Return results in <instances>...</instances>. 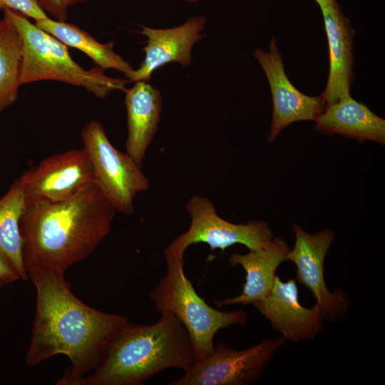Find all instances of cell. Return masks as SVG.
Listing matches in <instances>:
<instances>
[{
	"mask_svg": "<svg viewBox=\"0 0 385 385\" xmlns=\"http://www.w3.org/2000/svg\"><path fill=\"white\" fill-rule=\"evenodd\" d=\"M36 289L31 338L26 355L34 366L57 354L70 366L56 384L77 385L103 357L110 341L130 322L122 314L106 313L80 300L65 273L42 267L26 269Z\"/></svg>",
	"mask_w": 385,
	"mask_h": 385,
	"instance_id": "cell-1",
	"label": "cell"
},
{
	"mask_svg": "<svg viewBox=\"0 0 385 385\" xmlns=\"http://www.w3.org/2000/svg\"><path fill=\"white\" fill-rule=\"evenodd\" d=\"M115 210L95 183L57 202L26 201L20 220L24 267L64 272L110 232Z\"/></svg>",
	"mask_w": 385,
	"mask_h": 385,
	"instance_id": "cell-2",
	"label": "cell"
},
{
	"mask_svg": "<svg viewBox=\"0 0 385 385\" xmlns=\"http://www.w3.org/2000/svg\"><path fill=\"white\" fill-rule=\"evenodd\" d=\"M195 361L184 327L172 314L163 313L151 324L129 322L77 385H138L168 368L185 371Z\"/></svg>",
	"mask_w": 385,
	"mask_h": 385,
	"instance_id": "cell-3",
	"label": "cell"
},
{
	"mask_svg": "<svg viewBox=\"0 0 385 385\" xmlns=\"http://www.w3.org/2000/svg\"><path fill=\"white\" fill-rule=\"evenodd\" d=\"M166 273L150 292V297L160 314L170 313L185 329L196 361L215 348L214 337L222 329L245 326L247 314L242 309L220 311L208 305L196 292L184 272L183 255L164 250Z\"/></svg>",
	"mask_w": 385,
	"mask_h": 385,
	"instance_id": "cell-4",
	"label": "cell"
},
{
	"mask_svg": "<svg viewBox=\"0 0 385 385\" xmlns=\"http://www.w3.org/2000/svg\"><path fill=\"white\" fill-rule=\"evenodd\" d=\"M3 11L21 38V85L56 81L82 87L98 98H103L114 91H126L129 80L109 77L97 66L84 69L71 58L67 46L31 23L29 18L9 9Z\"/></svg>",
	"mask_w": 385,
	"mask_h": 385,
	"instance_id": "cell-5",
	"label": "cell"
},
{
	"mask_svg": "<svg viewBox=\"0 0 385 385\" xmlns=\"http://www.w3.org/2000/svg\"><path fill=\"white\" fill-rule=\"evenodd\" d=\"M81 140L92 166L95 183L115 212L130 215L136 195L148 189L149 181L134 160L110 142L102 124L85 125Z\"/></svg>",
	"mask_w": 385,
	"mask_h": 385,
	"instance_id": "cell-6",
	"label": "cell"
},
{
	"mask_svg": "<svg viewBox=\"0 0 385 385\" xmlns=\"http://www.w3.org/2000/svg\"><path fill=\"white\" fill-rule=\"evenodd\" d=\"M281 337L263 340L242 350L218 343L207 356L195 361L171 385H247L264 375L270 361L283 346Z\"/></svg>",
	"mask_w": 385,
	"mask_h": 385,
	"instance_id": "cell-7",
	"label": "cell"
},
{
	"mask_svg": "<svg viewBox=\"0 0 385 385\" xmlns=\"http://www.w3.org/2000/svg\"><path fill=\"white\" fill-rule=\"evenodd\" d=\"M190 217L188 230L178 235L167 248L183 254L194 244L203 242L211 250L222 252L236 244L245 245L249 250L266 246L274 238L268 224L261 220L235 224L218 215L211 200L200 195H193L186 205Z\"/></svg>",
	"mask_w": 385,
	"mask_h": 385,
	"instance_id": "cell-8",
	"label": "cell"
},
{
	"mask_svg": "<svg viewBox=\"0 0 385 385\" xmlns=\"http://www.w3.org/2000/svg\"><path fill=\"white\" fill-rule=\"evenodd\" d=\"M294 245L287 261L296 267V282L308 289L323 312L324 321L337 322L348 314L351 301L341 289L330 291L324 278V260L335 237L332 230L324 228L308 233L297 224L292 225Z\"/></svg>",
	"mask_w": 385,
	"mask_h": 385,
	"instance_id": "cell-9",
	"label": "cell"
},
{
	"mask_svg": "<svg viewBox=\"0 0 385 385\" xmlns=\"http://www.w3.org/2000/svg\"><path fill=\"white\" fill-rule=\"evenodd\" d=\"M26 201L57 202L71 198L95 183L83 148L53 155L19 178Z\"/></svg>",
	"mask_w": 385,
	"mask_h": 385,
	"instance_id": "cell-10",
	"label": "cell"
},
{
	"mask_svg": "<svg viewBox=\"0 0 385 385\" xmlns=\"http://www.w3.org/2000/svg\"><path fill=\"white\" fill-rule=\"evenodd\" d=\"M254 56L266 75L272 94L273 110L269 143L274 141L287 125L300 120H315L325 110L327 104L321 95L307 96L290 81L274 38L271 39L268 51L257 48Z\"/></svg>",
	"mask_w": 385,
	"mask_h": 385,
	"instance_id": "cell-11",
	"label": "cell"
},
{
	"mask_svg": "<svg viewBox=\"0 0 385 385\" xmlns=\"http://www.w3.org/2000/svg\"><path fill=\"white\" fill-rule=\"evenodd\" d=\"M252 305L285 341L296 343L312 339L325 330L320 306L315 302L308 308L300 304L294 279L284 282L276 275L269 294Z\"/></svg>",
	"mask_w": 385,
	"mask_h": 385,
	"instance_id": "cell-12",
	"label": "cell"
},
{
	"mask_svg": "<svg viewBox=\"0 0 385 385\" xmlns=\"http://www.w3.org/2000/svg\"><path fill=\"white\" fill-rule=\"evenodd\" d=\"M206 23L204 16H192L183 24L172 28L141 26L140 33L147 38L146 45L142 48L144 58L140 66L125 78L133 82H148L155 70L169 63L189 66L194 45L205 37Z\"/></svg>",
	"mask_w": 385,
	"mask_h": 385,
	"instance_id": "cell-13",
	"label": "cell"
},
{
	"mask_svg": "<svg viewBox=\"0 0 385 385\" xmlns=\"http://www.w3.org/2000/svg\"><path fill=\"white\" fill-rule=\"evenodd\" d=\"M327 34L329 69L321 94L327 106L350 94L354 78V31L337 0L320 8Z\"/></svg>",
	"mask_w": 385,
	"mask_h": 385,
	"instance_id": "cell-14",
	"label": "cell"
},
{
	"mask_svg": "<svg viewBox=\"0 0 385 385\" xmlns=\"http://www.w3.org/2000/svg\"><path fill=\"white\" fill-rule=\"evenodd\" d=\"M290 250L287 242L274 237L266 246L246 254L234 253L229 257L232 266L240 265L245 271V282L241 293L216 302L219 307L235 304H252L266 297L272 290L276 271Z\"/></svg>",
	"mask_w": 385,
	"mask_h": 385,
	"instance_id": "cell-15",
	"label": "cell"
},
{
	"mask_svg": "<svg viewBox=\"0 0 385 385\" xmlns=\"http://www.w3.org/2000/svg\"><path fill=\"white\" fill-rule=\"evenodd\" d=\"M126 89L128 135L126 153L142 168L147 150L160 120L163 99L158 89L148 81H136Z\"/></svg>",
	"mask_w": 385,
	"mask_h": 385,
	"instance_id": "cell-16",
	"label": "cell"
},
{
	"mask_svg": "<svg viewBox=\"0 0 385 385\" xmlns=\"http://www.w3.org/2000/svg\"><path fill=\"white\" fill-rule=\"evenodd\" d=\"M314 121V129L324 134L385 143V120L350 94L327 105Z\"/></svg>",
	"mask_w": 385,
	"mask_h": 385,
	"instance_id": "cell-17",
	"label": "cell"
},
{
	"mask_svg": "<svg viewBox=\"0 0 385 385\" xmlns=\"http://www.w3.org/2000/svg\"><path fill=\"white\" fill-rule=\"evenodd\" d=\"M35 24L67 46L78 49L88 56L97 67L114 69L125 77L133 71L131 65L114 50L113 41L102 43L78 26L46 17Z\"/></svg>",
	"mask_w": 385,
	"mask_h": 385,
	"instance_id": "cell-18",
	"label": "cell"
},
{
	"mask_svg": "<svg viewBox=\"0 0 385 385\" xmlns=\"http://www.w3.org/2000/svg\"><path fill=\"white\" fill-rule=\"evenodd\" d=\"M26 205L24 190L17 178L0 199V253L11 264L20 279H29L23 257L20 220Z\"/></svg>",
	"mask_w": 385,
	"mask_h": 385,
	"instance_id": "cell-19",
	"label": "cell"
},
{
	"mask_svg": "<svg viewBox=\"0 0 385 385\" xmlns=\"http://www.w3.org/2000/svg\"><path fill=\"white\" fill-rule=\"evenodd\" d=\"M23 60L22 41L12 22L0 19V112L17 99Z\"/></svg>",
	"mask_w": 385,
	"mask_h": 385,
	"instance_id": "cell-20",
	"label": "cell"
},
{
	"mask_svg": "<svg viewBox=\"0 0 385 385\" xmlns=\"http://www.w3.org/2000/svg\"><path fill=\"white\" fill-rule=\"evenodd\" d=\"M9 9L38 21L48 17L33 0H0V11Z\"/></svg>",
	"mask_w": 385,
	"mask_h": 385,
	"instance_id": "cell-21",
	"label": "cell"
},
{
	"mask_svg": "<svg viewBox=\"0 0 385 385\" xmlns=\"http://www.w3.org/2000/svg\"><path fill=\"white\" fill-rule=\"evenodd\" d=\"M38 7L51 19L66 21L68 19V9L66 0H33Z\"/></svg>",
	"mask_w": 385,
	"mask_h": 385,
	"instance_id": "cell-22",
	"label": "cell"
},
{
	"mask_svg": "<svg viewBox=\"0 0 385 385\" xmlns=\"http://www.w3.org/2000/svg\"><path fill=\"white\" fill-rule=\"evenodd\" d=\"M18 279H20V277L16 270L9 261L0 253V288Z\"/></svg>",
	"mask_w": 385,
	"mask_h": 385,
	"instance_id": "cell-23",
	"label": "cell"
},
{
	"mask_svg": "<svg viewBox=\"0 0 385 385\" xmlns=\"http://www.w3.org/2000/svg\"><path fill=\"white\" fill-rule=\"evenodd\" d=\"M88 0H66V4L68 6H75L76 4H83L87 1Z\"/></svg>",
	"mask_w": 385,
	"mask_h": 385,
	"instance_id": "cell-24",
	"label": "cell"
},
{
	"mask_svg": "<svg viewBox=\"0 0 385 385\" xmlns=\"http://www.w3.org/2000/svg\"><path fill=\"white\" fill-rule=\"evenodd\" d=\"M314 1L318 4L319 8H322V7L329 4L333 0H314Z\"/></svg>",
	"mask_w": 385,
	"mask_h": 385,
	"instance_id": "cell-25",
	"label": "cell"
},
{
	"mask_svg": "<svg viewBox=\"0 0 385 385\" xmlns=\"http://www.w3.org/2000/svg\"><path fill=\"white\" fill-rule=\"evenodd\" d=\"M183 1L189 4H195V3H197L199 0H183Z\"/></svg>",
	"mask_w": 385,
	"mask_h": 385,
	"instance_id": "cell-26",
	"label": "cell"
}]
</instances>
